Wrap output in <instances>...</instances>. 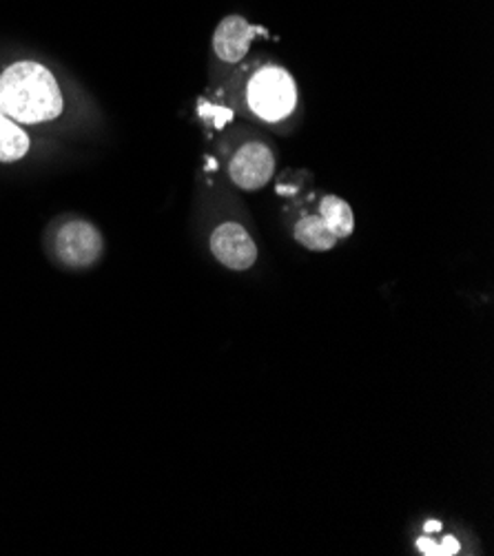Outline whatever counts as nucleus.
Instances as JSON below:
<instances>
[{"mask_svg": "<svg viewBox=\"0 0 494 556\" xmlns=\"http://www.w3.org/2000/svg\"><path fill=\"white\" fill-rule=\"evenodd\" d=\"M319 215L324 219V225L333 231V236L338 240L351 238V233L355 229V217H353V208L349 206V202H344L338 195H326V198H321Z\"/></svg>", "mask_w": 494, "mask_h": 556, "instance_id": "nucleus-7", "label": "nucleus"}, {"mask_svg": "<svg viewBox=\"0 0 494 556\" xmlns=\"http://www.w3.org/2000/svg\"><path fill=\"white\" fill-rule=\"evenodd\" d=\"M276 172V157L273 151L262 142L244 144L231 160L229 174L231 180L244 191H257L268 185Z\"/></svg>", "mask_w": 494, "mask_h": 556, "instance_id": "nucleus-4", "label": "nucleus"}, {"mask_svg": "<svg viewBox=\"0 0 494 556\" xmlns=\"http://www.w3.org/2000/svg\"><path fill=\"white\" fill-rule=\"evenodd\" d=\"M295 240L311 251H328L338 244V238L324 225L321 215H304L295 225Z\"/></svg>", "mask_w": 494, "mask_h": 556, "instance_id": "nucleus-8", "label": "nucleus"}, {"mask_svg": "<svg viewBox=\"0 0 494 556\" xmlns=\"http://www.w3.org/2000/svg\"><path fill=\"white\" fill-rule=\"evenodd\" d=\"M417 549H419L421 554H430V556H432V554H436V556H453V554L461 552V545H459V541H457L455 536H451V534H446L442 543H434L432 539L421 536V539H417Z\"/></svg>", "mask_w": 494, "mask_h": 556, "instance_id": "nucleus-10", "label": "nucleus"}, {"mask_svg": "<svg viewBox=\"0 0 494 556\" xmlns=\"http://www.w3.org/2000/svg\"><path fill=\"white\" fill-rule=\"evenodd\" d=\"M439 530H442V523H439V521H428L426 523V532H439Z\"/></svg>", "mask_w": 494, "mask_h": 556, "instance_id": "nucleus-11", "label": "nucleus"}, {"mask_svg": "<svg viewBox=\"0 0 494 556\" xmlns=\"http://www.w3.org/2000/svg\"><path fill=\"white\" fill-rule=\"evenodd\" d=\"M29 151V136L0 111V162H18Z\"/></svg>", "mask_w": 494, "mask_h": 556, "instance_id": "nucleus-9", "label": "nucleus"}, {"mask_svg": "<svg viewBox=\"0 0 494 556\" xmlns=\"http://www.w3.org/2000/svg\"><path fill=\"white\" fill-rule=\"evenodd\" d=\"M297 87L293 76L282 67H266L249 83V106L266 123H280L293 114Z\"/></svg>", "mask_w": 494, "mask_h": 556, "instance_id": "nucleus-2", "label": "nucleus"}, {"mask_svg": "<svg viewBox=\"0 0 494 556\" xmlns=\"http://www.w3.org/2000/svg\"><path fill=\"white\" fill-rule=\"evenodd\" d=\"M255 31L257 29L246 18L227 16L213 34V49L217 59L225 63H240L255 38Z\"/></svg>", "mask_w": 494, "mask_h": 556, "instance_id": "nucleus-6", "label": "nucleus"}, {"mask_svg": "<svg viewBox=\"0 0 494 556\" xmlns=\"http://www.w3.org/2000/svg\"><path fill=\"white\" fill-rule=\"evenodd\" d=\"M56 253L67 266H89L102 253V238L89 222L72 219L56 236Z\"/></svg>", "mask_w": 494, "mask_h": 556, "instance_id": "nucleus-3", "label": "nucleus"}, {"mask_svg": "<svg viewBox=\"0 0 494 556\" xmlns=\"http://www.w3.org/2000/svg\"><path fill=\"white\" fill-rule=\"evenodd\" d=\"M0 111L18 125H40L63 114V93L53 74L31 61L0 74Z\"/></svg>", "mask_w": 494, "mask_h": 556, "instance_id": "nucleus-1", "label": "nucleus"}, {"mask_svg": "<svg viewBox=\"0 0 494 556\" xmlns=\"http://www.w3.org/2000/svg\"><path fill=\"white\" fill-rule=\"evenodd\" d=\"M211 251L227 268L246 270L257 260V247L251 233L238 222H225L211 236Z\"/></svg>", "mask_w": 494, "mask_h": 556, "instance_id": "nucleus-5", "label": "nucleus"}]
</instances>
